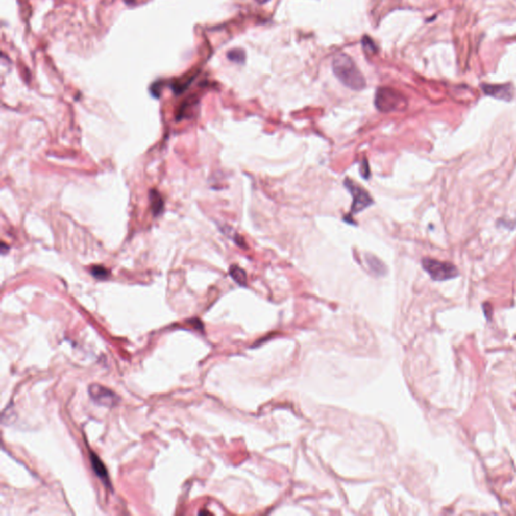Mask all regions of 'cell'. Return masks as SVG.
Listing matches in <instances>:
<instances>
[{
  "mask_svg": "<svg viewBox=\"0 0 516 516\" xmlns=\"http://www.w3.org/2000/svg\"><path fill=\"white\" fill-rule=\"evenodd\" d=\"M334 75L346 87L360 91L366 87V81L356 63L346 54L337 55L332 62Z\"/></svg>",
  "mask_w": 516,
  "mask_h": 516,
  "instance_id": "6da1fadb",
  "label": "cell"
},
{
  "mask_svg": "<svg viewBox=\"0 0 516 516\" xmlns=\"http://www.w3.org/2000/svg\"><path fill=\"white\" fill-rule=\"evenodd\" d=\"M374 104L380 112H392L399 110L405 105L404 97L392 88H378L375 94Z\"/></svg>",
  "mask_w": 516,
  "mask_h": 516,
  "instance_id": "7a4b0ae2",
  "label": "cell"
},
{
  "mask_svg": "<svg viewBox=\"0 0 516 516\" xmlns=\"http://www.w3.org/2000/svg\"><path fill=\"white\" fill-rule=\"evenodd\" d=\"M422 264L430 277L437 281L452 279L459 276L458 268L451 262H443L433 258H424Z\"/></svg>",
  "mask_w": 516,
  "mask_h": 516,
  "instance_id": "3957f363",
  "label": "cell"
},
{
  "mask_svg": "<svg viewBox=\"0 0 516 516\" xmlns=\"http://www.w3.org/2000/svg\"><path fill=\"white\" fill-rule=\"evenodd\" d=\"M344 185L348 190V192L353 197L350 215H355L356 213L362 212L363 210L367 209L374 203L370 194L363 187L356 184L353 180L346 179Z\"/></svg>",
  "mask_w": 516,
  "mask_h": 516,
  "instance_id": "277c9868",
  "label": "cell"
},
{
  "mask_svg": "<svg viewBox=\"0 0 516 516\" xmlns=\"http://www.w3.org/2000/svg\"><path fill=\"white\" fill-rule=\"evenodd\" d=\"M89 392L91 397L101 405L105 406H113L116 404L118 398L111 390L100 386V385H91L89 388Z\"/></svg>",
  "mask_w": 516,
  "mask_h": 516,
  "instance_id": "5b68a950",
  "label": "cell"
},
{
  "mask_svg": "<svg viewBox=\"0 0 516 516\" xmlns=\"http://www.w3.org/2000/svg\"><path fill=\"white\" fill-rule=\"evenodd\" d=\"M483 90L487 95L505 101L513 97V88L510 85H484Z\"/></svg>",
  "mask_w": 516,
  "mask_h": 516,
  "instance_id": "8992f818",
  "label": "cell"
},
{
  "mask_svg": "<svg viewBox=\"0 0 516 516\" xmlns=\"http://www.w3.org/2000/svg\"><path fill=\"white\" fill-rule=\"evenodd\" d=\"M366 261H367V264L369 266V268L377 276H383L386 274L387 272V268L385 266V264L379 259L377 258L376 256L372 255V254H367L366 255Z\"/></svg>",
  "mask_w": 516,
  "mask_h": 516,
  "instance_id": "52a82bcc",
  "label": "cell"
},
{
  "mask_svg": "<svg viewBox=\"0 0 516 516\" xmlns=\"http://www.w3.org/2000/svg\"><path fill=\"white\" fill-rule=\"evenodd\" d=\"M90 459H91V464H92L93 470L95 471L97 476L101 478L107 484H109V477H108L107 470H106L105 466L103 465V463L100 461V459L93 453H90Z\"/></svg>",
  "mask_w": 516,
  "mask_h": 516,
  "instance_id": "ba28073f",
  "label": "cell"
},
{
  "mask_svg": "<svg viewBox=\"0 0 516 516\" xmlns=\"http://www.w3.org/2000/svg\"><path fill=\"white\" fill-rule=\"evenodd\" d=\"M196 75H187L181 79L177 80L175 83H173L171 87H173V90L176 94H182L190 85L191 83L193 82V80L195 79Z\"/></svg>",
  "mask_w": 516,
  "mask_h": 516,
  "instance_id": "9c48e42d",
  "label": "cell"
},
{
  "mask_svg": "<svg viewBox=\"0 0 516 516\" xmlns=\"http://www.w3.org/2000/svg\"><path fill=\"white\" fill-rule=\"evenodd\" d=\"M229 275L234 279L236 283L241 286H245L247 283V275L246 273L239 267L238 265H232L229 269Z\"/></svg>",
  "mask_w": 516,
  "mask_h": 516,
  "instance_id": "30bf717a",
  "label": "cell"
},
{
  "mask_svg": "<svg viewBox=\"0 0 516 516\" xmlns=\"http://www.w3.org/2000/svg\"><path fill=\"white\" fill-rule=\"evenodd\" d=\"M151 201H152L153 212L156 216H158L163 209V201L159 193L155 190L151 192Z\"/></svg>",
  "mask_w": 516,
  "mask_h": 516,
  "instance_id": "8fae6325",
  "label": "cell"
},
{
  "mask_svg": "<svg viewBox=\"0 0 516 516\" xmlns=\"http://www.w3.org/2000/svg\"><path fill=\"white\" fill-rule=\"evenodd\" d=\"M227 57L230 61L236 64H244L245 63V53L241 48H234L228 52Z\"/></svg>",
  "mask_w": 516,
  "mask_h": 516,
  "instance_id": "7c38bea8",
  "label": "cell"
},
{
  "mask_svg": "<svg viewBox=\"0 0 516 516\" xmlns=\"http://www.w3.org/2000/svg\"><path fill=\"white\" fill-rule=\"evenodd\" d=\"M362 46H363V50L366 54L368 55H371V54H375L377 52V46L376 44L374 43L373 40L369 37H364L362 39Z\"/></svg>",
  "mask_w": 516,
  "mask_h": 516,
  "instance_id": "4fadbf2b",
  "label": "cell"
},
{
  "mask_svg": "<svg viewBox=\"0 0 516 516\" xmlns=\"http://www.w3.org/2000/svg\"><path fill=\"white\" fill-rule=\"evenodd\" d=\"M91 274L94 278L98 279H106L109 277V272L101 265H95L91 268Z\"/></svg>",
  "mask_w": 516,
  "mask_h": 516,
  "instance_id": "5bb4252c",
  "label": "cell"
},
{
  "mask_svg": "<svg viewBox=\"0 0 516 516\" xmlns=\"http://www.w3.org/2000/svg\"><path fill=\"white\" fill-rule=\"evenodd\" d=\"M360 173H361V176L367 180L370 178V167H369V163H368V160L367 159H363L362 162H361V165H360Z\"/></svg>",
  "mask_w": 516,
  "mask_h": 516,
  "instance_id": "9a60e30c",
  "label": "cell"
},
{
  "mask_svg": "<svg viewBox=\"0 0 516 516\" xmlns=\"http://www.w3.org/2000/svg\"><path fill=\"white\" fill-rule=\"evenodd\" d=\"M127 4H133L135 2V0H124Z\"/></svg>",
  "mask_w": 516,
  "mask_h": 516,
  "instance_id": "2e32d148",
  "label": "cell"
},
{
  "mask_svg": "<svg viewBox=\"0 0 516 516\" xmlns=\"http://www.w3.org/2000/svg\"><path fill=\"white\" fill-rule=\"evenodd\" d=\"M256 1H257L258 3H261V4H262V3H266V2H268L269 0H256Z\"/></svg>",
  "mask_w": 516,
  "mask_h": 516,
  "instance_id": "e0dca14e",
  "label": "cell"
}]
</instances>
